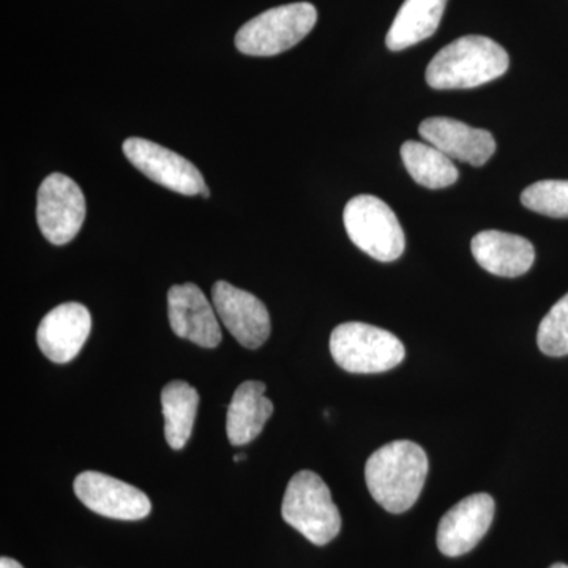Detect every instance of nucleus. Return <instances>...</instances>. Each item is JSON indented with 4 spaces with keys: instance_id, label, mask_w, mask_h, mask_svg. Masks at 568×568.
Here are the masks:
<instances>
[{
    "instance_id": "obj_9",
    "label": "nucleus",
    "mask_w": 568,
    "mask_h": 568,
    "mask_svg": "<svg viewBox=\"0 0 568 568\" xmlns=\"http://www.w3.org/2000/svg\"><path fill=\"white\" fill-rule=\"evenodd\" d=\"M73 489L89 510L102 517L138 521L152 510L151 499L141 489L95 470H85L74 478Z\"/></svg>"
},
{
    "instance_id": "obj_14",
    "label": "nucleus",
    "mask_w": 568,
    "mask_h": 568,
    "mask_svg": "<svg viewBox=\"0 0 568 568\" xmlns=\"http://www.w3.org/2000/svg\"><path fill=\"white\" fill-rule=\"evenodd\" d=\"M418 133L448 159L484 166L495 155L496 141L488 130L474 129L450 118H429L420 123Z\"/></svg>"
},
{
    "instance_id": "obj_21",
    "label": "nucleus",
    "mask_w": 568,
    "mask_h": 568,
    "mask_svg": "<svg viewBox=\"0 0 568 568\" xmlns=\"http://www.w3.org/2000/svg\"><path fill=\"white\" fill-rule=\"evenodd\" d=\"M537 345L549 357L568 355V294L549 310L538 325Z\"/></svg>"
},
{
    "instance_id": "obj_20",
    "label": "nucleus",
    "mask_w": 568,
    "mask_h": 568,
    "mask_svg": "<svg viewBox=\"0 0 568 568\" xmlns=\"http://www.w3.org/2000/svg\"><path fill=\"white\" fill-rule=\"evenodd\" d=\"M521 204L540 215L568 219V181L532 183L521 193Z\"/></svg>"
},
{
    "instance_id": "obj_12",
    "label": "nucleus",
    "mask_w": 568,
    "mask_h": 568,
    "mask_svg": "<svg viewBox=\"0 0 568 568\" xmlns=\"http://www.w3.org/2000/svg\"><path fill=\"white\" fill-rule=\"evenodd\" d=\"M168 312L171 328L179 338L190 339L201 347H216L222 343V327L215 306L193 283L175 284L168 291Z\"/></svg>"
},
{
    "instance_id": "obj_1",
    "label": "nucleus",
    "mask_w": 568,
    "mask_h": 568,
    "mask_svg": "<svg viewBox=\"0 0 568 568\" xmlns=\"http://www.w3.org/2000/svg\"><path fill=\"white\" fill-rule=\"evenodd\" d=\"M428 474L424 448L410 440L381 447L365 466L369 495L390 514H405L417 503Z\"/></svg>"
},
{
    "instance_id": "obj_24",
    "label": "nucleus",
    "mask_w": 568,
    "mask_h": 568,
    "mask_svg": "<svg viewBox=\"0 0 568 568\" xmlns=\"http://www.w3.org/2000/svg\"><path fill=\"white\" fill-rule=\"evenodd\" d=\"M242 459H245L244 455H237V457H234V462H242Z\"/></svg>"
},
{
    "instance_id": "obj_5",
    "label": "nucleus",
    "mask_w": 568,
    "mask_h": 568,
    "mask_svg": "<svg viewBox=\"0 0 568 568\" xmlns=\"http://www.w3.org/2000/svg\"><path fill=\"white\" fill-rule=\"evenodd\" d=\"M332 357L354 375H373L394 369L405 361V346L390 332L364 323H346L331 336Z\"/></svg>"
},
{
    "instance_id": "obj_17",
    "label": "nucleus",
    "mask_w": 568,
    "mask_h": 568,
    "mask_svg": "<svg viewBox=\"0 0 568 568\" xmlns=\"http://www.w3.org/2000/svg\"><path fill=\"white\" fill-rule=\"evenodd\" d=\"M448 0H405L386 37L390 51H403L433 36L439 28Z\"/></svg>"
},
{
    "instance_id": "obj_10",
    "label": "nucleus",
    "mask_w": 568,
    "mask_h": 568,
    "mask_svg": "<svg viewBox=\"0 0 568 568\" xmlns=\"http://www.w3.org/2000/svg\"><path fill=\"white\" fill-rule=\"evenodd\" d=\"M212 304L224 327L246 349H257L267 342L271 316L256 295L227 282H216L212 287Z\"/></svg>"
},
{
    "instance_id": "obj_7",
    "label": "nucleus",
    "mask_w": 568,
    "mask_h": 568,
    "mask_svg": "<svg viewBox=\"0 0 568 568\" xmlns=\"http://www.w3.org/2000/svg\"><path fill=\"white\" fill-rule=\"evenodd\" d=\"M84 220L85 200L80 185L69 175H48L37 194V223L44 239L52 245L69 244Z\"/></svg>"
},
{
    "instance_id": "obj_11",
    "label": "nucleus",
    "mask_w": 568,
    "mask_h": 568,
    "mask_svg": "<svg viewBox=\"0 0 568 568\" xmlns=\"http://www.w3.org/2000/svg\"><path fill=\"white\" fill-rule=\"evenodd\" d=\"M495 499L487 493L467 496L450 508L437 528V547L448 558H458L477 547L495 518Z\"/></svg>"
},
{
    "instance_id": "obj_23",
    "label": "nucleus",
    "mask_w": 568,
    "mask_h": 568,
    "mask_svg": "<svg viewBox=\"0 0 568 568\" xmlns=\"http://www.w3.org/2000/svg\"><path fill=\"white\" fill-rule=\"evenodd\" d=\"M549 568H568V566H566V564H555V566H551Z\"/></svg>"
},
{
    "instance_id": "obj_13",
    "label": "nucleus",
    "mask_w": 568,
    "mask_h": 568,
    "mask_svg": "<svg viewBox=\"0 0 568 568\" xmlns=\"http://www.w3.org/2000/svg\"><path fill=\"white\" fill-rule=\"evenodd\" d=\"M92 331V316L84 305L67 302L55 306L41 320L37 343L44 357L63 365L73 361Z\"/></svg>"
},
{
    "instance_id": "obj_15",
    "label": "nucleus",
    "mask_w": 568,
    "mask_h": 568,
    "mask_svg": "<svg viewBox=\"0 0 568 568\" xmlns=\"http://www.w3.org/2000/svg\"><path fill=\"white\" fill-rule=\"evenodd\" d=\"M470 248L481 268L504 278L525 275L536 261V250L528 239L503 231H481Z\"/></svg>"
},
{
    "instance_id": "obj_6",
    "label": "nucleus",
    "mask_w": 568,
    "mask_h": 568,
    "mask_svg": "<svg viewBox=\"0 0 568 568\" xmlns=\"http://www.w3.org/2000/svg\"><path fill=\"white\" fill-rule=\"evenodd\" d=\"M346 233L353 244L379 263H394L405 252L402 224L394 211L379 197L361 194L346 204Z\"/></svg>"
},
{
    "instance_id": "obj_16",
    "label": "nucleus",
    "mask_w": 568,
    "mask_h": 568,
    "mask_svg": "<svg viewBox=\"0 0 568 568\" xmlns=\"http://www.w3.org/2000/svg\"><path fill=\"white\" fill-rule=\"evenodd\" d=\"M272 414L274 403L265 396V384L246 381L234 392L227 409V439L233 446H246L263 433Z\"/></svg>"
},
{
    "instance_id": "obj_2",
    "label": "nucleus",
    "mask_w": 568,
    "mask_h": 568,
    "mask_svg": "<svg viewBox=\"0 0 568 568\" xmlns=\"http://www.w3.org/2000/svg\"><path fill=\"white\" fill-rule=\"evenodd\" d=\"M510 65L507 51L484 36H466L437 52L426 69V82L436 91L474 89L503 77Z\"/></svg>"
},
{
    "instance_id": "obj_22",
    "label": "nucleus",
    "mask_w": 568,
    "mask_h": 568,
    "mask_svg": "<svg viewBox=\"0 0 568 568\" xmlns=\"http://www.w3.org/2000/svg\"><path fill=\"white\" fill-rule=\"evenodd\" d=\"M0 568H24L21 566L18 560L11 558H2L0 559Z\"/></svg>"
},
{
    "instance_id": "obj_19",
    "label": "nucleus",
    "mask_w": 568,
    "mask_h": 568,
    "mask_svg": "<svg viewBox=\"0 0 568 568\" xmlns=\"http://www.w3.org/2000/svg\"><path fill=\"white\" fill-rule=\"evenodd\" d=\"M402 159L410 178L425 189H447L458 181V168L452 159L428 142L406 141Z\"/></svg>"
},
{
    "instance_id": "obj_3",
    "label": "nucleus",
    "mask_w": 568,
    "mask_h": 568,
    "mask_svg": "<svg viewBox=\"0 0 568 568\" xmlns=\"http://www.w3.org/2000/svg\"><path fill=\"white\" fill-rule=\"evenodd\" d=\"M282 515L287 525L316 547L331 544L342 530V517L331 489L312 470H301L291 478L283 497Z\"/></svg>"
},
{
    "instance_id": "obj_8",
    "label": "nucleus",
    "mask_w": 568,
    "mask_h": 568,
    "mask_svg": "<svg viewBox=\"0 0 568 568\" xmlns=\"http://www.w3.org/2000/svg\"><path fill=\"white\" fill-rule=\"evenodd\" d=\"M122 149L138 171L164 189L185 196H211L201 171L179 153L142 138H129Z\"/></svg>"
},
{
    "instance_id": "obj_18",
    "label": "nucleus",
    "mask_w": 568,
    "mask_h": 568,
    "mask_svg": "<svg viewBox=\"0 0 568 568\" xmlns=\"http://www.w3.org/2000/svg\"><path fill=\"white\" fill-rule=\"evenodd\" d=\"M200 395L185 381H173L162 392L164 436L173 450H182L189 443L196 420Z\"/></svg>"
},
{
    "instance_id": "obj_4",
    "label": "nucleus",
    "mask_w": 568,
    "mask_h": 568,
    "mask_svg": "<svg viewBox=\"0 0 568 568\" xmlns=\"http://www.w3.org/2000/svg\"><path fill=\"white\" fill-rule=\"evenodd\" d=\"M315 6L308 2L276 7L245 22L235 36V47L246 55L268 58L291 50L313 31Z\"/></svg>"
}]
</instances>
